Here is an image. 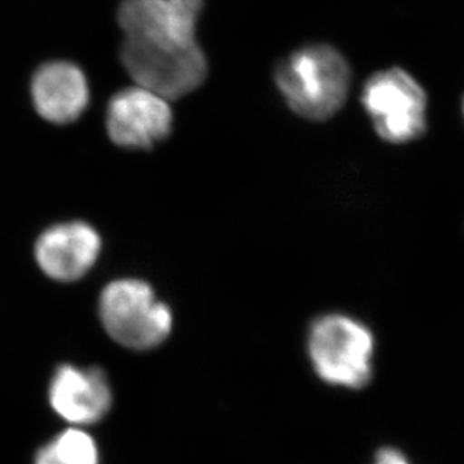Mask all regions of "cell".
Listing matches in <instances>:
<instances>
[{
    "instance_id": "cell-1",
    "label": "cell",
    "mask_w": 464,
    "mask_h": 464,
    "mask_svg": "<svg viewBox=\"0 0 464 464\" xmlns=\"http://www.w3.org/2000/svg\"><path fill=\"white\" fill-rule=\"evenodd\" d=\"M276 83L295 113L320 122L333 118L346 102L351 70L333 47L307 45L276 66Z\"/></svg>"
},
{
    "instance_id": "cell-2",
    "label": "cell",
    "mask_w": 464,
    "mask_h": 464,
    "mask_svg": "<svg viewBox=\"0 0 464 464\" xmlns=\"http://www.w3.org/2000/svg\"><path fill=\"white\" fill-rule=\"evenodd\" d=\"M102 326L114 342L136 351L160 346L171 331V313L155 298L150 285L118 280L102 290L100 298Z\"/></svg>"
},
{
    "instance_id": "cell-3",
    "label": "cell",
    "mask_w": 464,
    "mask_h": 464,
    "mask_svg": "<svg viewBox=\"0 0 464 464\" xmlns=\"http://www.w3.org/2000/svg\"><path fill=\"white\" fill-rule=\"evenodd\" d=\"M374 342L362 324L346 315H324L311 324L308 351L324 382L361 388L372 379Z\"/></svg>"
},
{
    "instance_id": "cell-4",
    "label": "cell",
    "mask_w": 464,
    "mask_h": 464,
    "mask_svg": "<svg viewBox=\"0 0 464 464\" xmlns=\"http://www.w3.org/2000/svg\"><path fill=\"white\" fill-rule=\"evenodd\" d=\"M121 59L137 86L169 102L188 95L207 79V57L198 44L184 47L125 38Z\"/></svg>"
},
{
    "instance_id": "cell-5",
    "label": "cell",
    "mask_w": 464,
    "mask_h": 464,
    "mask_svg": "<svg viewBox=\"0 0 464 464\" xmlns=\"http://www.w3.org/2000/svg\"><path fill=\"white\" fill-rule=\"evenodd\" d=\"M361 100L385 141L408 143L427 131V95L406 71L391 68L372 75Z\"/></svg>"
},
{
    "instance_id": "cell-6",
    "label": "cell",
    "mask_w": 464,
    "mask_h": 464,
    "mask_svg": "<svg viewBox=\"0 0 464 464\" xmlns=\"http://www.w3.org/2000/svg\"><path fill=\"white\" fill-rule=\"evenodd\" d=\"M203 0H123L118 22L128 40L194 45Z\"/></svg>"
},
{
    "instance_id": "cell-7",
    "label": "cell",
    "mask_w": 464,
    "mask_h": 464,
    "mask_svg": "<svg viewBox=\"0 0 464 464\" xmlns=\"http://www.w3.org/2000/svg\"><path fill=\"white\" fill-rule=\"evenodd\" d=\"M171 125L169 100L141 86L123 89L107 107L110 139L127 150H150L170 134Z\"/></svg>"
},
{
    "instance_id": "cell-8",
    "label": "cell",
    "mask_w": 464,
    "mask_h": 464,
    "mask_svg": "<svg viewBox=\"0 0 464 464\" xmlns=\"http://www.w3.org/2000/svg\"><path fill=\"white\" fill-rule=\"evenodd\" d=\"M102 251L95 228L82 221L57 224L36 241L35 257L45 276L62 283L79 280L88 274Z\"/></svg>"
},
{
    "instance_id": "cell-9",
    "label": "cell",
    "mask_w": 464,
    "mask_h": 464,
    "mask_svg": "<svg viewBox=\"0 0 464 464\" xmlns=\"http://www.w3.org/2000/svg\"><path fill=\"white\" fill-rule=\"evenodd\" d=\"M49 399L54 412L75 425L95 424L111 408V390L100 368H57L50 383Z\"/></svg>"
},
{
    "instance_id": "cell-10",
    "label": "cell",
    "mask_w": 464,
    "mask_h": 464,
    "mask_svg": "<svg viewBox=\"0 0 464 464\" xmlns=\"http://www.w3.org/2000/svg\"><path fill=\"white\" fill-rule=\"evenodd\" d=\"M32 100L45 121L57 125L74 122L89 104L86 75L71 62H47L32 79Z\"/></svg>"
},
{
    "instance_id": "cell-11",
    "label": "cell",
    "mask_w": 464,
    "mask_h": 464,
    "mask_svg": "<svg viewBox=\"0 0 464 464\" xmlns=\"http://www.w3.org/2000/svg\"><path fill=\"white\" fill-rule=\"evenodd\" d=\"M97 443L91 434L70 429L36 452L34 464H98Z\"/></svg>"
},
{
    "instance_id": "cell-12",
    "label": "cell",
    "mask_w": 464,
    "mask_h": 464,
    "mask_svg": "<svg viewBox=\"0 0 464 464\" xmlns=\"http://www.w3.org/2000/svg\"><path fill=\"white\" fill-rule=\"evenodd\" d=\"M374 464H409L403 452L397 451L394 448H385L377 452Z\"/></svg>"
},
{
    "instance_id": "cell-13",
    "label": "cell",
    "mask_w": 464,
    "mask_h": 464,
    "mask_svg": "<svg viewBox=\"0 0 464 464\" xmlns=\"http://www.w3.org/2000/svg\"><path fill=\"white\" fill-rule=\"evenodd\" d=\"M463 111H464V102H463Z\"/></svg>"
}]
</instances>
